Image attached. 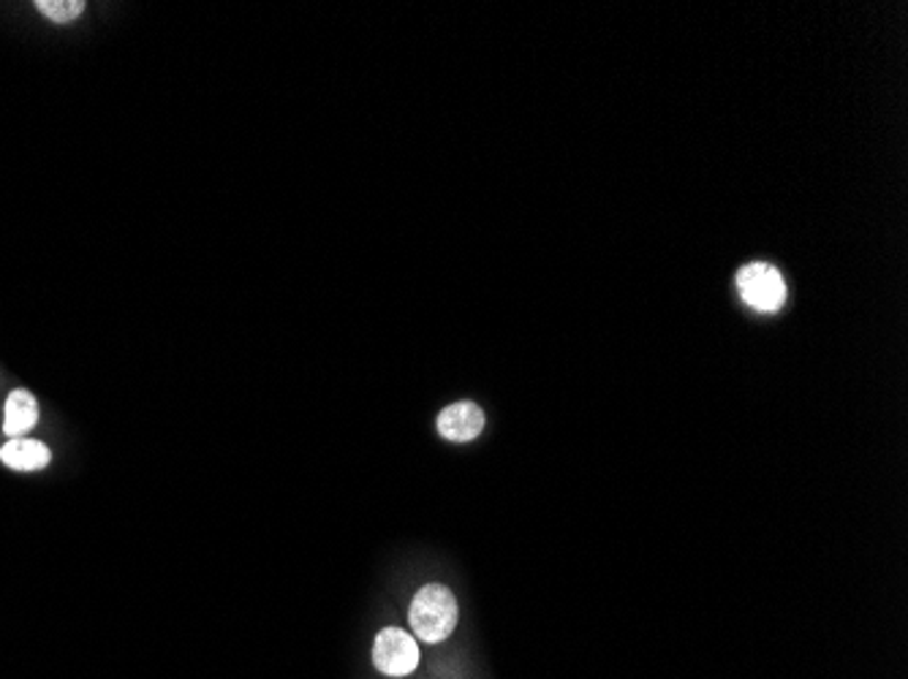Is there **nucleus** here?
Returning <instances> with one entry per match:
<instances>
[{"instance_id":"7ed1b4c3","label":"nucleus","mask_w":908,"mask_h":679,"mask_svg":"<svg viewBox=\"0 0 908 679\" xmlns=\"http://www.w3.org/2000/svg\"><path fill=\"white\" fill-rule=\"evenodd\" d=\"M740 297L745 305L756 307L762 313H773L784 305L786 286L780 272L770 264H748L737 275Z\"/></svg>"},{"instance_id":"39448f33","label":"nucleus","mask_w":908,"mask_h":679,"mask_svg":"<svg viewBox=\"0 0 908 679\" xmlns=\"http://www.w3.org/2000/svg\"><path fill=\"white\" fill-rule=\"evenodd\" d=\"M39 421V403L25 388H14L6 399L3 410V432L11 438H25Z\"/></svg>"},{"instance_id":"f257e3e1","label":"nucleus","mask_w":908,"mask_h":679,"mask_svg":"<svg viewBox=\"0 0 908 679\" xmlns=\"http://www.w3.org/2000/svg\"><path fill=\"white\" fill-rule=\"evenodd\" d=\"M460 623V606L447 584L430 582L411 598L408 625L416 642L441 644L457 631Z\"/></svg>"},{"instance_id":"0eeeda50","label":"nucleus","mask_w":908,"mask_h":679,"mask_svg":"<svg viewBox=\"0 0 908 679\" xmlns=\"http://www.w3.org/2000/svg\"><path fill=\"white\" fill-rule=\"evenodd\" d=\"M36 9L42 11L44 17H50L52 22H61V25H66V22L77 20V17L83 14L85 0H39Z\"/></svg>"},{"instance_id":"f03ea898","label":"nucleus","mask_w":908,"mask_h":679,"mask_svg":"<svg viewBox=\"0 0 908 679\" xmlns=\"http://www.w3.org/2000/svg\"><path fill=\"white\" fill-rule=\"evenodd\" d=\"M375 669L390 679H408L419 671L422 666V649L414 634L406 628H390L379 631L373 642V653H370Z\"/></svg>"},{"instance_id":"423d86ee","label":"nucleus","mask_w":908,"mask_h":679,"mask_svg":"<svg viewBox=\"0 0 908 679\" xmlns=\"http://www.w3.org/2000/svg\"><path fill=\"white\" fill-rule=\"evenodd\" d=\"M52 451L46 449L42 440H31V438H11L9 443H3L0 449V462L9 466L11 470H42L50 466Z\"/></svg>"},{"instance_id":"20e7f679","label":"nucleus","mask_w":908,"mask_h":679,"mask_svg":"<svg viewBox=\"0 0 908 679\" xmlns=\"http://www.w3.org/2000/svg\"><path fill=\"white\" fill-rule=\"evenodd\" d=\"M484 410L479 408L471 399H462V403H452L438 414L436 427L438 435L449 443H471L482 435L484 429Z\"/></svg>"}]
</instances>
